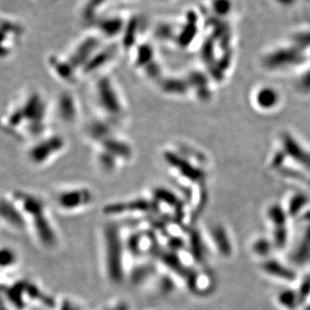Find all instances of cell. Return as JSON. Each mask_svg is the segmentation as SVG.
Instances as JSON below:
<instances>
[{
	"label": "cell",
	"mask_w": 310,
	"mask_h": 310,
	"mask_svg": "<svg viewBox=\"0 0 310 310\" xmlns=\"http://www.w3.org/2000/svg\"><path fill=\"white\" fill-rule=\"evenodd\" d=\"M52 101L39 88L30 87L6 106L2 129L13 139L29 143L53 130Z\"/></svg>",
	"instance_id": "6da1fadb"
},
{
	"label": "cell",
	"mask_w": 310,
	"mask_h": 310,
	"mask_svg": "<svg viewBox=\"0 0 310 310\" xmlns=\"http://www.w3.org/2000/svg\"><path fill=\"white\" fill-rule=\"evenodd\" d=\"M26 224V233L41 249L52 252L61 246V237L50 206L36 194L23 189L9 191Z\"/></svg>",
	"instance_id": "7a4b0ae2"
},
{
	"label": "cell",
	"mask_w": 310,
	"mask_h": 310,
	"mask_svg": "<svg viewBox=\"0 0 310 310\" xmlns=\"http://www.w3.org/2000/svg\"><path fill=\"white\" fill-rule=\"evenodd\" d=\"M99 235V257L103 274L111 284H121L129 276L131 265L124 232L118 224L112 222L103 225Z\"/></svg>",
	"instance_id": "3957f363"
},
{
	"label": "cell",
	"mask_w": 310,
	"mask_h": 310,
	"mask_svg": "<svg viewBox=\"0 0 310 310\" xmlns=\"http://www.w3.org/2000/svg\"><path fill=\"white\" fill-rule=\"evenodd\" d=\"M91 95L96 116L123 127L129 115L124 91L112 72L91 80Z\"/></svg>",
	"instance_id": "277c9868"
},
{
	"label": "cell",
	"mask_w": 310,
	"mask_h": 310,
	"mask_svg": "<svg viewBox=\"0 0 310 310\" xmlns=\"http://www.w3.org/2000/svg\"><path fill=\"white\" fill-rule=\"evenodd\" d=\"M2 279H5L2 281V310H28L32 306L55 309L58 301L34 280L11 276H2Z\"/></svg>",
	"instance_id": "5b68a950"
},
{
	"label": "cell",
	"mask_w": 310,
	"mask_h": 310,
	"mask_svg": "<svg viewBox=\"0 0 310 310\" xmlns=\"http://www.w3.org/2000/svg\"><path fill=\"white\" fill-rule=\"evenodd\" d=\"M91 149L95 167L105 176L117 175L136 158L134 143L122 130L92 145Z\"/></svg>",
	"instance_id": "8992f818"
},
{
	"label": "cell",
	"mask_w": 310,
	"mask_h": 310,
	"mask_svg": "<svg viewBox=\"0 0 310 310\" xmlns=\"http://www.w3.org/2000/svg\"><path fill=\"white\" fill-rule=\"evenodd\" d=\"M69 149V140L64 135L51 130L42 137L27 143L24 157L34 168H45L61 159Z\"/></svg>",
	"instance_id": "52a82bcc"
},
{
	"label": "cell",
	"mask_w": 310,
	"mask_h": 310,
	"mask_svg": "<svg viewBox=\"0 0 310 310\" xmlns=\"http://www.w3.org/2000/svg\"><path fill=\"white\" fill-rule=\"evenodd\" d=\"M52 200L57 210L61 214L75 216L90 209L94 205L96 195L90 186L73 183L54 189Z\"/></svg>",
	"instance_id": "ba28073f"
},
{
	"label": "cell",
	"mask_w": 310,
	"mask_h": 310,
	"mask_svg": "<svg viewBox=\"0 0 310 310\" xmlns=\"http://www.w3.org/2000/svg\"><path fill=\"white\" fill-rule=\"evenodd\" d=\"M53 116L68 127H73L80 122L83 116L82 105L78 96L71 90H64L52 101Z\"/></svg>",
	"instance_id": "9c48e42d"
},
{
	"label": "cell",
	"mask_w": 310,
	"mask_h": 310,
	"mask_svg": "<svg viewBox=\"0 0 310 310\" xmlns=\"http://www.w3.org/2000/svg\"><path fill=\"white\" fill-rule=\"evenodd\" d=\"M46 65L50 74L66 86H74L83 80L81 71L67 54H50L47 57Z\"/></svg>",
	"instance_id": "30bf717a"
},
{
	"label": "cell",
	"mask_w": 310,
	"mask_h": 310,
	"mask_svg": "<svg viewBox=\"0 0 310 310\" xmlns=\"http://www.w3.org/2000/svg\"><path fill=\"white\" fill-rule=\"evenodd\" d=\"M110 216H140L155 212V205L149 196L133 197L124 201L111 203L103 208Z\"/></svg>",
	"instance_id": "8fae6325"
},
{
	"label": "cell",
	"mask_w": 310,
	"mask_h": 310,
	"mask_svg": "<svg viewBox=\"0 0 310 310\" xmlns=\"http://www.w3.org/2000/svg\"><path fill=\"white\" fill-rule=\"evenodd\" d=\"M117 59L118 53L115 49L100 48L82 69V78L92 80L98 76L111 72Z\"/></svg>",
	"instance_id": "7c38bea8"
},
{
	"label": "cell",
	"mask_w": 310,
	"mask_h": 310,
	"mask_svg": "<svg viewBox=\"0 0 310 310\" xmlns=\"http://www.w3.org/2000/svg\"><path fill=\"white\" fill-rule=\"evenodd\" d=\"M1 224L9 230L18 233L26 232V224L23 216L9 191L1 197Z\"/></svg>",
	"instance_id": "4fadbf2b"
},
{
	"label": "cell",
	"mask_w": 310,
	"mask_h": 310,
	"mask_svg": "<svg viewBox=\"0 0 310 310\" xmlns=\"http://www.w3.org/2000/svg\"><path fill=\"white\" fill-rule=\"evenodd\" d=\"M20 263V257L14 248L11 246H2L1 249V275L10 276L14 273Z\"/></svg>",
	"instance_id": "5bb4252c"
}]
</instances>
